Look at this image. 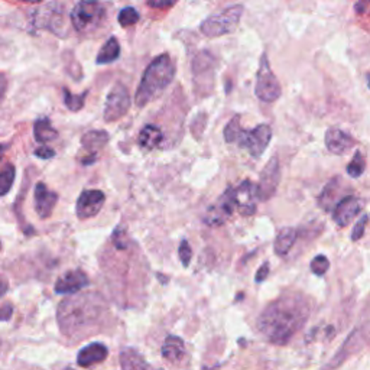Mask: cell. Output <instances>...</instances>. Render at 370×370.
Listing matches in <instances>:
<instances>
[{
  "instance_id": "cell-1",
  "label": "cell",
  "mask_w": 370,
  "mask_h": 370,
  "mask_svg": "<svg viewBox=\"0 0 370 370\" xmlns=\"http://www.w3.org/2000/svg\"><path fill=\"white\" fill-rule=\"evenodd\" d=\"M310 313V304L302 295H282L265 308L258 327L270 343L287 345L305 326Z\"/></svg>"
},
{
  "instance_id": "cell-2",
  "label": "cell",
  "mask_w": 370,
  "mask_h": 370,
  "mask_svg": "<svg viewBox=\"0 0 370 370\" xmlns=\"http://www.w3.org/2000/svg\"><path fill=\"white\" fill-rule=\"evenodd\" d=\"M175 77V66L168 54L157 56L145 70L141 84L136 90L135 103L138 107H145L148 103L158 99L168 88Z\"/></svg>"
},
{
  "instance_id": "cell-3",
  "label": "cell",
  "mask_w": 370,
  "mask_h": 370,
  "mask_svg": "<svg viewBox=\"0 0 370 370\" xmlns=\"http://www.w3.org/2000/svg\"><path fill=\"white\" fill-rule=\"evenodd\" d=\"M95 301V297L87 294L84 297H74L61 302L58 311L61 330L68 335H73L81 331V328H85L97 321L103 306L97 305Z\"/></svg>"
},
{
  "instance_id": "cell-4",
  "label": "cell",
  "mask_w": 370,
  "mask_h": 370,
  "mask_svg": "<svg viewBox=\"0 0 370 370\" xmlns=\"http://www.w3.org/2000/svg\"><path fill=\"white\" fill-rule=\"evenodd\" d=\"M225 139L227 143H236L246 149L253 158H259L272 139V129L269 125L262 123L252 131H244L240 126V117L236 116L227 123Z\"/></svg>"
},
{
  "instance_id": "cell-5",
  "label": "cell",
  "mask_w": 370,
  "mask_h": 370,
  "mask_svg": "<svg viewBox=\"0 0 370 370\" xmlns=\"http://www.w3.org/2000/svg\"><path fill=\"white\" fill-rule=\"evenodd\" d=\"M70 18L78 34H91L105 23L106 9L99 0H81L71 11Z\"/></svg>"
},
{
  "instance_id": "cell-6",
  "label": "cell",
  "mask_w": 370,
  "mask_h": 370,
  "mask_svg": "<svg viewBox=\"0 0 370 370\" xmlns=\"http://www.w3.org/2000/svg\"><path fill=\"white\" fill-rule=\"evenodd\" d=\"M243 16V6L233 5L219 15L208 16L200 26L201 32L208 38H217L227 34H232L239 26V22Z\"/></svg>"
},
{
  "instance_id": "cell-7",
  "label": "cell",
  "mask_w": 370,
  "mask_h": 370,
  "mask_svg": "<svg viewBox=\"0 0 370 370\" xmlns=\"http://www.w3.org/2000/svg\"><path fill=\"white\" fill-rule=\"evenodd\" d=\"M255 95L258 99L263 103H273L282 95V87L281 83L278 81L275 77L268 54H262L261 63H259V70L256 74V84H255Z\"/></svg>"
},
{
  "instance_id": "cell-8",
  "label": "cell",
  "mask_w": 370,
  "mask_h": 370,
  "mask_svg": "<svg viewBox=\"0 0 370 370\" xmlns=\"http://www.w3.org/2000/svg\"><path fill=\"white\" fill-rule=\"evenodd\" d=\"M64 6L56 2H52L41 9H38L34 15L32 25L35 29H48L56 37H63L66 32V16Z\"/></svg>"
},
{
  "instance_id": "cell-9",
  "label": "cell",
  "mask_w": 370,
  "mask_h": 370,
  "mask_svg": "<svg viewBox=\"0 0 370 370\" xmlns=\"http://www.w3.org/2000/svg\"><path fill=\"white\" fill-rule=\"evenodd\" d=\"M237 207L236 203V190L227 189L213 205L208 207L205 215H204V223L211 227H219L225 225L230 215L233 214L234 208Z\"/></svg>"
},
{
  "instance_id": "cell-10",
  "label": "cell",
  "mask_w": 370,
  "mask_h": 370,
  "mask_svg": "<svg viewBox=\"0 0 370 370\" xmlns=\"http://www.w3.org/2000/svg\"><path fill=\"white\" fill-rule=\"evenodd\" d=\"M131 109V96L129 90L125 84L117 83L113 85L110 92L107 95L106 105H105V120L112 123L125 116Z\"/></svg>"
},
{
  "instance_id": "cell-11",
  "label": "cell",
  "mask_w": 370,
  "mask_h": 370,
  "mask_svg": "<svg viewBox=\"0 0 370 370\" xmlns=\"http://www.w3.org/2000/svg\"><path fill=\"white\" fill-rule=\"evenodd\" d=\"M258 200H261L258 185L251 181H243L236 190V203L239 213L241 215H246V217L255 214L258 210Z\"/></svg>"
},
{
  "instance_id": "cell-12",
  "label": "cell",
  "mask_w": 370,
  "mask_h": 370,
  "mask_svg": "<svg viewBox=\"0 0 370 370\" xmlns=\"http://www.w3.org/2000/svg\"><path fill=\"white\" fill-rule=\"evenodd\" d=\"M106 196L99 190H85L80 194L77 200V215L80 220H87L95 217V215L103 208Z\"/></svg>"
},
{
  "instance_id": "cell-13",
  "label": "cell",
  "mask_w": 370,
  "mask_h": 370,
  "mask_svg": "<svg viewBox=\"0 0 370 370\" xmlns=\"http://www.w3.org/2000/svg\"><path fill=\"white\" fill-rule=\"evenodd\" d=\"M280 178H281L280 161H278V158L273 157L261 174V179H259V184H258L261 200H263V201L269 200L275 194L278 185H280Z\"/></svg>"
},
{
  "instance_id": "cell-14",
  "label": "cell",
  "mask_w": 370,
  "mask_h": 370,
  "mask_svg": "<svg viewBox=\"0 0 370 370\" xmlns=\"http://www.w3.org/2000/svg\"><path fill=\"white\" fill-rule=\"evenodd\" d=\"M363 204L354 196H346L333 210V220L337 223L338 227H346L352 223V220L362 211Z\"/></svg>"
},
{
  "instance_id": "cell-15",
  "label": "cell",
  "mask_w": 370,
  "mask_h": 370,
  "mask_svg": "<svg viewBox=\"0 0 370 370\" xmlns=\"http://www.w3.org/2000/svg\"><path fill=\"white\" fill-rule=\"evenodd\" d=\"M366 343V330L364 328H356L345 342L342 349L334 356V359L328 363L330 369H334L340 366L345 360H347L352 354L357 353Z\"/></svg>"
},
{
  "instance_id": "cell-16",
  "label": "cell",
  "mask_w": 370,
  "mask_h": 370,
  "mask_svg": "<svg viewBox=\"0 0 370 370\" xmlns=\"http://www.w3.org/2000/svg\"><path fill=\"white\" fill-rule=\"evenodd\" d=\"M88 285V278L83 270H70L58 278L55 284V292L63 295H73Z\"/></svg>"
},
{
  "instance_id": "cell-17",
  "label": "cell",
  "mask_w": 370,
  "mask_h": 370,
  "mask_svg": "<svg viewBox=\"0 0 370 370\" xmlns=\"http://www.w3.org/2000/svg\"><path fill=\"white\" fill-rule=\"evenodd\" d=\"M35 211L41 219H47L52 214V210L58 201V194L51 191L44 182H38L34 193Z\"/></svg>"
},
{
  "instance_id": "cell-18",
  "label": "cell",
  "mask_w": 370,
  "mask_h": 370,
  "mask_svg": "<svg viewBox=\"0 0 370 370\" xmlns=\"http://www.w3.org/2000/svg\"><path fill=\"white\" fill-rule=\"evenodd\" d=\"M356 141L338 128H330L326 132V146L334 155H343L354 146Z\"/></svg>"
},
{
  "instance_id": "cell-19",
  "label": "cell",
  "mask_w": 370,
  "mask_h": 370,
  "mask_svg": "<svg viewBox=\"0 0 370 370\" xmlns=\"http://www.w3.org/2000/svg\"><path fill=\"white\" fill-rule=\"evenodd\" d=\"M109 350L102 343H91L85 347H83L77 356V363L81 367H90L97 363H102L107 359Z\"/></svg>"
},
{
  "instance_id": "cell-20",
  "label": "cell",
  "mask_w": 370,
  "mask_h": 370,
  "mask_svg": "<svg viewBox=\"0 0 370 370\" xmlns=\"http://www.w3.org/2000/svg\"><path fill=\"white\" fill-rule=\"evenodd\" d=\"M298 239V230L294 227H285L278 233L275 239V253L280 256H285L295 244Z\"/></svg>"
},
{
  "instance_id": "cell-21",
  "label": "cell",
  "mask_w": 370,
  "mask_h": 370,
  "mask_svg": "<svg viewBox=\"0 0 370 370\" xmlns=\"http://www.w3.org/2000/svg\"><path fill=\"white\" fill-rule=\"evenodd\" d=\"M162 139H164V133H162V131L158 126L146 125L141 131L138 142H139L141 148H143L146 150H152V149H155V148L160 146Z\"/></svg>"
},
{
  "instance_id": "cell-22",
  "label": "cell",
  "mask_w": 370,
  "mask_h": 370,
  "mask_svg": "<svg viewBox=\"0 0 370 370\" xmlns=\"http://www.w3.org/2000/svg\"><path fill=\"white\" fill-rule=\"evenodd\" d=\"M162 357L168 362H179L185 353L184 342L177 335H168L164 342V346L161 349Z\"/></svg>"
},
{
  "instance_id": "cell-23",
  "label": "cell",
  "mask_w": 370,
  "mask_h": 370,
  "mask_svg": "<svg viewBox=\"0 0 370 370\" xmlns=\"http://www.w3.org/2000/svg\"><path fill=\"white\" fill-rule=\"evenodd\" d=\"M109 142V133L105 131H90L81 138V145L85 150L90 152V155L96 153Z\"/></svg>"
},
{
  "instance_id": "cell-24",
  "label": "cell",
  "mask_w": 370,
  "mask_h": 370,
  "mask_svg": "<svg viewBox=\"0 0 370 370\" xmlns=\"http://www.w3.org/2000/svg\"><path fill=\"white\" fill-rule=\"evenodd\" d=\"M342 189V181L340 178H333L321 193V196L318 197V204L323 210L326 211H330V210H334V207L337 205L335 203V196L338 194V191H340Z\"/></svg>"
},
{
  "instance_id": "cell-25",
  "label": "cell",
  "mask_w": 370,
  "mask_h": 370,
  "mask_svg": "<svg viewBox=\"0 0 370 370\" xmlns=\"http://www.w3.org/2000/svg\"><path fill=\"white\" fill-rule=\"evenodd\" d=\"M120 364L121 370H149L146 360L133 349H125L121 352Z\"/></svg>"
},
{
  "instance_id": "cell-26",
  "label": "cell",
  "mask_w": 370,
  "mask_h": 370,
  "mask_svg": "<svg viewBox=\"0 0 370 370\" xmlns=\"http://www.w3.org/2000/svg\"><path fill=\"white\" fill-rule=\"evenodd\" d=\"M120 56V44L114 37H110L105 45L102 47V49L97 54L96 58V63L99 66H106V64H112L114 61Z\"/></svg>"
},
{
  "instance_id": "cell-27",
  "label": "cell",
  "mask_w": 370,
  "mask_h": 370,
  "mask_svg": "<svg viewBox=\"0 0 370 370\" xmlns=\"http://www.w3.org/2000/svg\"><path fill=\"white\" fill-rule=\"evenodd\" d=\"M34 136L40 143H48L58 138V132L52 126V123L48 117H41L35 121L34 126Z\"/></svg>"
},
{
  "instance_id": "cell-28",
  "label": "cell",
  "mask_w": 370,
  "mask_h": 370,
  "mask_svg": "<svg viewBox=\"0 0 370 370\" xmlns=\"http://www.w3.org/2000/svg\"><path fill=\"white\" fill-rule=\"evenodd\" d=\"M15 181V167L12 164H6L2 169V174H0V194L6 196Z\"/></svg>"
},
{
  "instance_id": "cell-29",
  "label": "cell",
  "mask_w": 370,
  "mask_h": 370,
  "mask_svg": "<svg viewBox=\"0 0 370 370\" xmlns=\"http://www.w3.org/2000/svg\"><path fill=\"white\" fill-rule=\"evenodd\" d=\"M87 97V91L83 92V95H74L68 88H64V103L68 110L71 112H78L84 107Z\"/></svg>"
},
{
  "instance_id": "cell-30",
  "label": "cell",
  "mask_w": 370,
  "mask_h": 370,
  "mask_svg": "<svg viewBox=\"0 0 370 370\" xmlns=\"http://www.w3.org/2000/svg\"><path fill=\"white\" fill-rule=\"evenodd\" d=\"M141 19L139 12L133 8V6H128V8H123L117 16V20L120 23L121 28H128V26H133L135 23H138V20Z\"/></svg>"
},
{
  "instance_id": "cell-31",
  "label": "cell",
  "mask_w": 370,
  "mask_h": 370,
  "mask_svg": "<svg viewBox=\"0 0 370 370\" xmlns=\"http://www.w3.org/2000/svg\"><path fill=\"white\" fill-rule=\"evenodd\" d=\"M364 168H366V161H364V157L362 155V152L357 150L354 153L353 160L350 161V164L347 165V174L352 177V178H360L364 172Z\"/></svg>"
},
{
  "instance_id": "cell-32",
  "label": "cell",
  "mask_w": 370,
  "mask_h": 370,
  "mask_svg": "<svg viewBox=\"0 0 370 370\" xmlns=\"http://www.w3.org/2000/svg\"><path fill=\"white\" fill-rule=\"evenodd\" d=\"M328 268H330V261H328L327 256H324V255L316 256V258L313 259V262H311V270H313V273L317 275V276L326 275V272L328 270Z\"/></svg>"
},
{
  "instance_id": "cell-33",
  "label": "cell",
  "mask_w": 370,
  "mask_h": 370,
  "mask_svg": "<svg viewBox=\"0 0 370 370\" xmlns=\"http://www.w3.org/2000/svg\"><path fill=\"white\" fill-rule=\"evenodd\" d=\"M178 255H179V259L182 262L184 266H189L190 265V261L193 258V251H191V246L187 240H182L181 244H179V251H178Z\"/></svg>"
},
{
  "instance_id": "cell-34",
  "label": "cell",
  "mask_w": 370,
  "mask_h": 370,
  "mask_svg": "<svg viewBox=\"0 0 370 370\" xmlns=\"http://www.w3.org/2000/svg\"><path fill=\"white\" fill-rule=\"evenodd\" d=\"M367 222H369L367 215H366V214L362 215V219L356 223V226H354V229H353V232H352V240H353V241H357V240H360V239L363 237Z\"/></svg>"
},
{
  "instance_id": "cell-35",
  "label": "cell",
  "mask_w": 370,
  "mask_h": 370,
  "mask_svg": "<svg viewBox=\"0 0 370 370\" xmlns=\"http://www.w3.org/2000/svg\"><path fill=\"white\" fill-rule=\"evenodd\" d=\"M178 0H148V6L152 9H168L174 6Z\"/></svg>"
},
{
  "instance_id": "cell-36",
  "label": "cell",
  "mask_w": 370,
  "mask_h": 370,
  "mask_svg": "<svg viewBox=\"0 0 370 370\" xmlns=\"http://www.w3.org/2000/svg\"><path fill=\"white\" fill-rule=\"evenodd\" d=\"M35 155L41 160H51L55 157V150L48 146H40L35 149Z\"/></svg>"
},
{
  "instance_id": "cell-37",
  "label": "cell",
  "mask_w": 370,
  "mask_h": 370,
  "mask_svg": "<svg viewBox=\"0 0 370 370\" xmlns=\"http://www.w3.org/2000/svg\"><path fill=\"white\" fill-rule=\"evenodd\" d=\"M268 275H269V263H263V265L259 268L258 273H256L255 281H256V282H262V281L266 280Z\"/></svg>"
},
{
  "instance_id": "cell-38",
  "label": "cell",
  "mask_w": 370,
  "mask_h": 370,
  "mask_svg": "<svg viewBox=\"0 0 370 370\" xmlns=\"http://www.w3.org/2000/svg\"><path fill=\"white\" fill-rule=\"evenodd\" d=\"M12 313H13L12 305H11V304H5V305L2 306V320H4V321H8V320L11 318V316H12Z\"/></svg>"
},
{
  "instance_id": "cell-39",
  "label": "cell",
  "mask_w": 370,
  "mask_h": 370,
  "mask_svg": "<svg viewBox=\"0 0 370 370\" xmlns=\"http://www.w3.org/2000/svg\"><path fill=\"white\" fill-rule=\"evenodd\" d=\"M22 2H26V4H41L42 0H22Z\"/></svg>"
},
{
  "instance_id": "cell-40",
  "label": "cell",
  "mask_w": 370,
  "mask_h": 370,
  "mask_svg": "<svg viewBox=\"0 0 370 370\" xmlns=\"http://www.w3.org/2000/svg\"><path fill=\"white\" fill-rule=\"evenodd\" d=\"M366 80H367V87L370 88V73L366 74Z\"/></svg>"
},
{
  "instance_id": "cell-41",
  "label": "cell",
  "mask_w": 370,
  "mask_h": 370,
  "mask_svg": "<svg viewBox=\"0 0 370 370\" xmlns=\"http://www.w3.org/2000/svg\"><path fill=\"white\" fill-rule=\"evenodd\" d=\"M66 370H74V369H71V367H67V369H66Z\"/></svg>"
},
{
  "instance_id": "cell-42",
  "label": "cell",
  "mask_w": 370,
  "mask_h": 370,
  "mask_svg": "<svg viewBox=\"0 0 370 370\" xmlns=\"http://www.w3.org/2000/svg\"><path fill=\"white\" fill-rule=\"evenodd\" d=\"M149 370H150V369H149Z\"/></svg>"
}]
</instances>
